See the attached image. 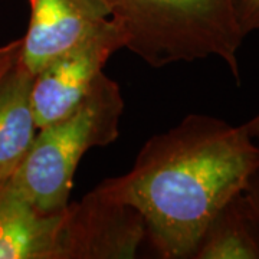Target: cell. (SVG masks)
Wrapping results in <instances>:
<instances>
[{
	"mask_svg": "<svg viewBox=\"0 0 259 259\" xmlns=\"http://www.w3.org/2000/svg\"><path fill=\"white\" fill-rule=\"evenodd\" d=\"M259 171V147L243 124L189 114L141 147L122 176L94 190L134 207L160 258L192 259L207 225Z\"/></svg>",
	"mask_w": 259,
	"mask_h": 259,
	"instance_id": "cell-1",
	"label": "cell"
},
{
	"mask_svg": "<svg viewBox=\"0 0 259 259\" xmlns=\"http://www.w3.org/2000/svg\"><path fill=\"white\" fill-rule=\"evenodd\" d=\"M125 49L153 68L218 58L241 81L242 0H104Z\"/></svg>",
	"mask_w": 259,
	"mask_h": 259,
	"instance_id": "cell-2",
	"label": "cell"
},
{
	"mask_svg": "<svg viewBox=\"0 0 259 259\" xmlns=\"http://www.w3.org/2000/svg\"><path fill=\"white\" fill-rule=\"evenodd\" d=\"M124 100L118 83L102 72L79 105L62 118L37 128L28 154L10 183L42 213L69 204L81 158L120 136Z\"/></svg>",
	"mask_w": 259,
	"mask_h": 259,
	"instance_id": "cell-3",
	"label": "cell"
},
{
	"mask_svg": "<svg viewBox=\"0 0 259 259\" xmlns=\"http://www.w3.org/2000/svg\"><path fill=\"white\" fill-rule=\"evenodd\" d=\"M124 47L122 30L111 19L33 75L30 105L37 128L75 110L104 72L108 59Z\"/></svg>",
	"mask_w": 259,
	"mask_h": 259,
	"instance_id": "cell-4",
	"label": "cell"
},
{
	"mask_svg": "<svg viewBox=\"0 0 259 259\" xmlns=\"http://www.w3.org/2000/svg\"><path fill=\"white\" fill-rule=\"evenodd\" d=\"M147 241L143 216L95 190L65 207L59 259H133Z\"/></svg>",
	"mask_w": 259,
	"mask_h": 259,
	"instance_id": "cell-5",
	"label": "cell"
},
{
	"mask_svg": "<svg viewBox=\"0 0 259 259\" xmlns=\"http://www.w3.org/2000/svg\"><path fill=\"white\" fill-rule=\"evenodd\" d=\"M28 2L30 19L22 37L18 64L32 76L111 20L104 0Z\"/></svg>",
	"mask_w": 259,
	"mask_h": 259,
	"instance_id": "cell-6",
	"label": "cell"
},
{
	"mask_svg": "<svg viewBox=\"0 0 259 259\" xmlns=\"http://www.w3.org/2000/svg\"><path fill=\"white\" fill-rule=\"evenodd\" d=\"M64 210L39 212L10 182L0 185V259H59Z\"/></svg>",
	"mask_w": 259,
	"mask_h": 259,
	"instance_id": "cell-7",
	"label": "cell"
},
{
	"mask_svg": "<svg viewBox=\"0 0 259 259\" xmlns=\"http://www.w3.org/2000/svg\"><path fill=\"white\" fill-rule=\"evenodd\" d=\"M32 79L16 61L0 81V185L15 176L36 136L30 105Z\"/></svg>",
	"mask_w": 259,
	"mask_h": 259,
	"instance_id": "cell-8",
	"label": "cell"
},
{
	"mask_svg": "<svg viewBox=\"0 0 259 259\" xmlns=\"http://www.w3.org/2000/svg\"><path fill=\"white\" fill-rule=\"evenodd\" d=\"M192 259H259V221L243 192L207 225Z\"/></svg>",
	"mask_w": 259,
	"mask_h": 259,
	"instance_id": "cell-9",
	"label": "cell"
},
{
	"mask_svg": "<svg viewBox=\"0 0 259 259\" xmlns=\"http://www.w3.org/2000/svg\"><path fill=\"white\" fill-rule=\"evenodd\" d=\"M241 23L246 36L259 30V0H242Z\"/></svg>",
	"mask_w": 259,
	"mask_h": 259,
	"instance_id": "cell-10",
	"label": "cell"
},
{
	"mask_svg": "<svg viewBox=\"0 0 259 259\" xmlns=\"http://www.w3.org/2000/svg\"><path fill=\"white\" fill-rule=\"evenodd\" d=\"M20 48H22V37L0 47V81L9 72L10 68L16 64L20 54Z\"/></svg>",
	"mask_w": 259,
	"mask_h": 259,
	"instance_id": "cell-11",
	"label": "cell"
},
{
	"mask_svg": "<svg viewBox=\"0 0 259 259\" xmlns=\"http://www.w3.org/2000/svg\"><path fill=\"white\" fill-rule=\"evenodd\" d=\"M243 193L246 196L248 202L252 206V209H253V212H255L259 221V171L250 179L249 185L246 186Z\"/></svg>",
	"mask_w": 259,
	"mask_h": 259,
	"instance_id": "cell-12",
	"label": "cell"
},
{
	"mask_svg": "<svg viewBox=\"0 0 259 259\" xmlns=\"http://www.w3.org/2000/svg\"><path fill=\"white\" fill-rule=\"evenodd\" d=\"M243 127H245V130L248 131V134H249L250 137L255 140V141L259 140V112L256 115H253L248 122H245Z\"/></svg>",
	"mask_w": 259,
	"mask_h": 259,
	"instance_id": "cell-13",
	"label": "cell"
}]
</instances>
